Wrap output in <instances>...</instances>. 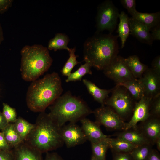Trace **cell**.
<instances>
[{
	"instance_id": "6da1fadb",
	"label": "cell",
	"mask_w": 160,
	"mask_h": 160,
	"mask_svg": "<svg viewBox=\"0 0 160 160\" xmlns=\"http://www.w3.org/2000/svg\"><path fill=\"white\" fill-rule=\"evenodd\" d=\"M63 91L61 79L55 72L46 75L30 84L26 96L28 108L32 111L41 113L61 95Z\"/></svg>"
},
{
	"instance_id": "7a4b0ae2",
	"label": "cell",
	"mask_w": 160,
	"mask_h": 160,
	"mask_svg": "<svg viewBox=\"0 0 160 160\" xmlns=\"http://www.w3.org/2000/svg\"><path fill=\"white\" fill-rule=\"evenodd\" d=\"M118 36L96 33L84 44V60L98 70H103L118 55Z\"/></svg>"
},
{
	"instance_id": "3957f363",
	"label": "cell",
	"mask_w": 160,
	"mask_h": 160,
	"mask_svg": "<svg viewBox=\"0 0 160 160\" xmlns=\"http://www.w3.org/2000/svg\"><path fill=\"white\" fill-rule=\"evenodd\" d=\"M61 128L48 113H40L33 128L24 141L42 153L56 149L64 144Z\"/></svg>"
},
{
	"instance_id": "277c9868",
	"label": "cell",
	"mask_w": 160,
	"mask_h": 160,
	"mask_svg": "<svg viewBox=\"0 0 160 160\" xmlns=\"http://www.w3.org/2000/svg\"><path fill=\"white\" fill-rule=\"evenodd\" d=\"M51 105L48 114L60 127L67 122L76 123L93 113L82 99L73 95L69 91L60 96Z\"/></svg>"
},
{
	"instance_id": "5b68a950",
	"label": "cell",
	"mask_w": 160,
	"mask_h": 160,
	"mask_svg": "<svg viewBox=\"0 0 160 160\" xmlns=\"http://www.w3.org/2000/svg\"><path fill=\"white\" fill-rule=\"evenodd\" d=\"M20 53L22 77L27 81L37 79L48 70L53 61L47 48L41 45H26Z\"/></svg>"
},
{
	"instance_id": "8992f818",
	"label": "cell",
	"mask_w": 160,
	"mask_h": 160,
	"mask_svg": "<svg viewBox=\"0 0 160 160\" xmlns=\"http://www.w3.org/2000/svg\"><path fill=\"white\" fill-rule=\"evenodd\" d=\"M111 95L105 100V105L113 109L123 119L132 113L137 101L124 87L116 85L111 89Z\"/></svg>"
},
{
	"instance_id": "52a82bcc",
	"label": "cell",
	"mask_w": 160,
	"mask_h": 160,
	"mask_svg": "<svg viewBox=\"0 0 160 160\" xmlns=\"http://www.w3.org/2000/svg\"><path fill=\"white\" fill-rule=\"evenodd\" d=\"M119 14L111 1L106 0L100 4L97 7L96 17L97 33L107 30L111 33L117 25Z\"/></svg>"
},
{
	"instance_id": "ba28073f",
	"label": "cell",
	"mask_w": 160,
	"mask_h": 160,
	"mask_svg": "<svg viewBox=\"0 0 160 160\" xmlns=\"http://www.w3.org/2000/svg\"><path fill=\"white\" fill-rule=\"evenodd\" d=\"M95 122L110 130H124L126 123L124 120L110 108L101 106L93 111Z\"/></svg>"
},
{
	"instance_id": "9c48e42d",
	"label": "cell",
	"mask_w": 160,
	"mask_h": 160,
	"mask_svg": "<svg viewBox=\"0 0 160 160\" xmlns=\"http://www.w3.org/2000/svg\"><path fill=\"white\" fill-rule=\"evenodd\" d=\"M103 72L116 85L135 79L125 64L124 58L120 56L117 55L113 60Z\"/></svg>"
},
{
	"instance_id": "30bf717a",
	"label": "cell",
	"mask_w": 160,
	"mask_h": 160,
	"mask_svg": "<svg viewBox=\"0 0 160 160\" xmlns=\"http://www.w3.org/2000/svg\"><path fill=\"white\" fill-rule=\"evenodd\" d=\"M60 134L64 143L68 148L83 144L87 140L81 127L75 123L64 125L61 128Z\"/></svg>"
},
{
	"instance_id": "8fae6325",
	"label": "cell",
	"mask_w": 160,
	"mask_h": 160,
	"mask_svg": "<svg viewBox=\"0 0 160 160\" xmlns=\"http://www.w3.org/2000/svg\"><path fill=\"white\" fill-rule=\"evenodd\" d=\"M151 99L144 96L137 102L132 115L130 121L126 123L124 130L136 128L138 123L144 121L150 116V104Z\"/></svg>"
},
{
	"instance_id": "7c38bea8",
	"label": "cell",
	"mask_w": 160,
	"mask_h": 160,
	"mask_svg": "<svg viewBox=\"0 0 160 160\" xmlns=\"http://www.w3.org/2000/svg\"><path fill=\"white\" fill-rule=\"evenodd\" d=\"M140 79L144 87V96L152 99L160 94V75L151 68H148Z\"/></svg>"
},
{
	"instance_id": "4fadbf2b",
	"label": "cell",
	"mask_w": 160,
	"mask_h": 160,
	"mask_svg": "<svg viewBox=\"0 0 160 160\" xmlns=\"http://www.w3.org/2000/svg\"><path fill=\"white\" fill-rule=\"evenodd\" d=\"M12 150L14 160H43L42 153L25 141Z\"/></svg>"
},
{
	"instance_id": "5bb4252c",
	"label": "cell",
	"mask_w": 160,
	"mask_h": 160,
	"mask_svg": "<svg viewBox=\"0 0 160 160\" xmlns=\"http://www.w3.org/2000/svg\"><path fill=\"white\" fill-rule=\"evenodd\" d=\"M80 121L81 124V127L87 140L90 142L105 140L109 137L103 133L100 126L95 121H92L86 117Z\"/></svg>"
},
{
	"instance_id": "9a60e30c",
	"label": "cell",
	"mask_w": 160,
	"mask_h": 160,
	"mask_svg": "<svg viewBox=\"0 0 160 160\" xmlns=\"http://www.w3.org/2000/svg\"><path fill=\"white\" fill-rule=\"evenodd\" d=\"M143 123L140 129L150 143L154 144L160 137V121L159 117L150 116Z\"/></svg>"
},
{
	"instance_id": "2e32d148",
	"label": "cell",
	"mask_w": 160,
	"mask_h": 160,
	"mask_svg": "<svg viewBox=\"0 0 160 160\" xmlns=\"http://www.w3.org/2000/svg\"><path fill=\"white\" fill-rule=\"evenodd\" d=\"M129 25L130 34L142 42L149 45L152 44L153 40L147 27L132 17L129 19Z\"/></svg>"
},
{
	"instance_id": "e0dca14e",
	"label": "cell",
	"mask_w": 160,
	"mask_h": 160,
	"mask_svg": "<svg viewBox=\"0 0 160 160\" xmlns=\"http://www.w3.org/2000/svg\"><path fill=\"white\" fill-rule=\"evenodd\" d=\"M115 135L116 137L123 139L137 146L151 144L140 129H137V127L135 128L122 130Z\"/></svg>"
},
{
	"instance_id": "ac0fdd59",
	"label": "cell",
	"mask_w": 160,
	"mask_h": 160,
	"mask_svg": "<svg viewBox=\"0 0 160 160\" xmlns=\"http://www.w3.org/2000/svg\"><path fill=\"white\" fill-rule=\"evenodd\" d=\"M82 81L94 100L100 104L101 106L105 105V101L109 97L108 95L111 93V89H100L93 83L86 79H83Z\"/></svg>"
},
{
	"instance_id": "d6986e66",
	"label": "cell",
	"mask_w": 160,
	"mask_h": 160,
	"mask_svg": "<svg viewBox=\"0 0 160 160\" xmlns=\"http://www.w3.org/2000/svg\"><path fill=\"white\" fill-rule=\"evenodd\" d=\"M124 61L134 77L136 79L141 78L148 68V66L142 63L136 55L129 56L124 58Z\"/></svg>"
},
{
	"instance_id": "ffe728a7",
	"label": "cell",
	"mask_w": 160,
	"mask_h": 160,
	"mask_svg": "<svg viewBox=\"0 0 160 160\" xmlns=\"http://www.w3.org/2000/svg\"><path fill=\"white\" fill-rule=\"evenodd\" d=\"M132 17L146 25L150 31L160 24V12L150 13L137 11Z\"/></svg>"
},
{
	"instance_id": "44dd1931",
	"label": "cell",
	"mask_w": 160,
	"mask_h": 160,
	"mask_svg": "<svg viewBox=\"0 0 160 160\" xmlns=\"http://www.w3.org/2000/svg\"><path fill=\"white\" fill-rule=\"evenodd\" d=\"M124 87L136 101L144 95V89L140 79H134L118 84Z\"/></svg>"
},
{
	"instance_id": "7402d4cb",
	"label": "cell",
	"mask_w": 160,
	"mask_h": 160,
	"mask_svg": "<svg viewBox=\"0 0 160 160\" xmlns=\"http://www.w3.org/2000/svg\"><path fill=\"white\" fill-rule=\"evenodd\" d=\"M119 23L118 25V37L121 39V48H123L127 39L130 34V29L129 25V19L127 15L124 12L122 11L119 14Z\"/></svg>"
},
{
	"instance_id": "603a6c76",
	"label": "cell",
	"mask_w": 160,
	"mask_h": 160,
	"mask_svg": "<svg viewBox=\"0 0 160 160\" xmlns=\"http://www.w3.org/2000/svg\"><path fill=\"white\" fill-rule=\"evenodd\" d=\"M109 148L115 153H130L137 146L121 138H108Z\"/></svg>"
},
{
	"instance_id": "cb8c5ba5",
	"label": "cell",
	"mask_w": 160,
	"mask_h": 160,
	"mask_svg": "<svg viewBox=\"0 0 160 160\" xmlns=\"http://www.w3.org/2000/svg\"><path fill=\"white\" fill-rule=\"evenodd\" d=\"M69 41L68 37L66 34L57 33L49 41L47 48L48 50L55 51L65 49L68 51L70 49L68 47Z\"/></svg>"
},
{
	"instance_id": "d4e9b609",
	"label": "cell",
	"mask_w": 160,
	"mask_h": 160,
	"mask_svg": "<svg viewBox=\"0 0 160 160\" xmlns=\"http://www.w3.org/2000/svg\"><path fill=\"white\" fill-rule=\"evenodd\" d=\"M14 127L23 141H24L34 126L23 118L19 117L13 123Z\"/></svg>"
},
{
	"instance_id": "484cf974",
	"label": "cell",
	"mask_w": 160,
	"mask_h": 160,
	"mask_svg": "<svg viewBox=\"0 0 160 160\" xmlns=\"http://www.w3.org/2000/svg\"><path fill=\"white\" fill-rule=\"evenodd\" d=\"M1 132L12 149L23 142L15 130L13 123H9Z\"/></svg>"
},
{
	"instance_id": "4316f807",
	"label": "cell",
	"mask_w": 160,
	"mask_h": 160,
	"mask_svg": "<svg viewBox=\"0 0 160 160\" xmlns=\"http://www.w3.org/2000/svg\"><path fill=\"white\" fill-rule=\"evenodd\" d=\"M108 138L104 140L90 142L92 156L97 160H106V152L109 148Z\"/></svg>"
},
{
	"instance_id": "83f0119b",
	"label": "cell",
	"mask_w": 160,
	"mask_h": 160,
	"mask_svg": "<svg viewBox=\"0 0 160 160\" xmlns=\"http://www.w3.org/2000/svg\"><path fill=\"white\" fill-rule=\"evenodd\" d=\"M151 144L137 146L129 153L132 160H147L153 149Z\"/></svg>"
},
{
	"instance_id": "f1b7e54d",
	"label": "cell",
	"mask_w": 160,
	"mask_h": 160,
	"mask_svg": "<svg viewBox=\"0 0 160 160\" xmlns=\"http://www.w3.org/2000/svg\"><path fill=\"white\" fill-rule=\"evenodd\" d=\"M92 67L89 64L85 63L76 71L71 73L67 76L65 80L66 82L81 81L82 78L85 75L87 74H92V72L91 70Z\"/></svg>"
},
{
	"instance_id": "f546056e",
	"label": "cell",
	"mask_w": 160,
	"mask_h": 160,
	"mask_svg": "<svg viewBox=\"0 0 160 160\" xmlns=\"http://www.w3.org/2000/svg\"><path fill=\"white\" fill-rule=\"evenodd\" d=\"M75 51L76 48L74 47L70 48L68 51L69 57L61 71L63 76H68L74 66L79 63L76 60L77 56L75 53Z\"/></svg>"
},
{
	"instance_id": "4dcf8cb0",
	"label": "cell",
	"mask_w": 160,
	"mask_h": 160,
	"mask_svg": "<svg viewBox=\"0 0 160 160\" xmlns=\"http://www.w3.org/2000/svg\"><path fill=\"white\" fill-rule=\"evenodd\" d=\"M5 119L8 123H13L16 120L17 114L15 108L6 103H3L2 112Z\"/></svg>"
},
{
	"instance_id": "1f68e13d",
	"label": "cell",
	"mask_w": 160,
	"mask_h": 160,
	"mask_svg": "<svg viewBox=\"0 0 160 160\" xmlns=\"http://www.w3.org/2000/svg\"><path fill=\"white\" fill-rule=\"evenodd\" d=\"M150 116L158 117L160 116V94L152 98L150 104Z\"/></svg>"
},
{
	"instance_id": "d6a6232c",
	"label": "cell",
	"mask_w": 160,
	"mask_h": 160,
	"mask_svg": "<svg viewBox=\"0 0 160 160\" xmlns=\"http://www.w3.org/2000/svg\"><path fill=\"white\" fill-rule=\"evenodd\" d=\"M120 1L123 6L132 16L137 11L136 9L135 0H121Z\"/></svg>"
},
{
	"instance_id": "836d02e7",
	"label": "cell",
	"mask_w": 160,
	"mask_h": 160,
	"mask_svg": "<svg viewBox=\"0 0 160 160\" xmlns=\"http://www.w3.org/2000/svg\"><path fill=\"white\" fill-rule=\"evenodd\" d=\"M13 1L0 0V15L6 12L12 6Z\"/></svg>"
},
{
	"instance_id": "e575fe53",
	"label": "cell",
	"mask_w": 160,
	"mask_h": 160,
	"mask_svg": "<svg viewBox=\"0 0 160 160\" xmlns=\"http://www.w3.org/2000/svg\"><path fill=\"white\" fill-rule=\"evenodd\" d=\"M0 160H14L12 150H0Z\"/></svg>"
},
{
	"instance_id": "d590c367",
	"label": "cell",
	"mask_w": 160,
	"mask_h": 160,
	"mask_svg": "<svg viewBox=\"0 0 160 160\" xmlns=\"http://www.w3.org/2000/svg\"><path fill=\"white\" fill-rule=\"evenodd\" d=\"M113 160H132L129 153H115Z\"/></svg>"
},
{
	"instance_id": "8d00e7d4",
	"label": "cell",
	"mask_w": 160,
	"mask_h": 160,
	"mask_svg": "<svg viewBox=\"0 0 160 160\" xmlns=\"http://www.w3.org/2000/svg\"><path fill=\"white\" fill-rule=\"evenodd\" d=\"M151 68L155 72L160 75V56L158 55L154 58L152 63Z\"/></svg>"
},
{
	"instance_id": "74e56055",
	"label": "cell",
	"mask_w": 160,
	"mask_h": 160,
	"mask_svg": "<svg viewBox=\"0 0 160 160\" xmlns=\"http://www.w3.org/2000/svg\"><path fill=\"white\" fill-rule=\"evenodd\" d=\"M0 150H12L6 142L3 134L1 131H0Z\"/></svg>"
},
{
	"instance_id": "f35d334b",
	"label": "cell",
	"mask_w": 160,
	"mask_h": 160,
	"mask_svg": "<svg viewBox=\"0 0 160 160\" xmlns=\"http://www.w3.org/2000/svg\"><path fill=\"white\" fill-rule=\"evenodd\" d=\"M151 33V37L153 41L160 40V24L152 29Z\"/></svg>"
},
{
	"instance_id": "ab89813d",
	"label": "cell",
	"mask_w": 160,
	"mask_h": 160,
	"mask_svg": "<svg viewBox=\"0 0 160 160\" xmlns=\"http://www.w3.org/2000/svg\"><path fill=\"white\" fill-rule=\"evenodd\" d=\"M44 160H64L58 154L56 153H46Z\"/></svg>"
},
{
	"instance_id": "60d3db41",
	"label": "cell",
	"mask_w": 160,
	"mask_h": 160,
	"mask_svg": "<svg viewBox=\"0 0 160 160\" xmlns=\"http://www.w3.org/2000/svg\"><path fill=\"white\" fill-rule=\"evenodd\" d=\"M9 124L5 119L2 113L0 111V129L1 131L3 130Z\"/></svg>"
},
{
	"instance_id": "b9f144b4",
	"label": "cell",
	"mask_w": 160,
	"mask_h": 160,
	"mask_svg": "<svg viewBox=\"0 0 160 160\" xmlns=\"http://www.w3.org/2000/svg\"><path fill=\"white\" fill-rule=\"evenodd\" d=\"M147 160H160L159 153L156 150L153 149Z\"/></svg>"
},
{
	"instance_id": "7bdbcfd3",
	"label": "cell",
	"mask_w": 160,
	"mask_h": 160,
	"mask_svg": "<svg viewBox=\"0 0 160 160\" xmlns=\"http://www.w3.org/2000/svg\"><path fill=\"white\" fill-rule=\"evenodd\" d=\"M4 40L3 32L0 22V45Z\"/></svg>"
},
{
	"instance_id": "ee69618b",
	"label": "cell",
	"mask_w": 160,
	"mask_h": 160,
	"mask_svg": "<svg viewBox=\"0 0 160 160\" xmlns=\"http://www.w3.org/2000/svg\"><path fill=\"white\" fill-rule=\"evenodd\" d=\"M155 144H156L158 150L160 151V137L156 141Z\"/></svg>"
},
{
	"instance_id": "f6af8a7d",
	"label": "cell",
	"mask_w": 160,
	"mask_h": 160,
	"mask_svg": "<svg viewBox=\"0 0 160 160\" xmlns=\"http://www.w3.org/2000/svg\"><path fill=\"white\" fill-rule=\"evenodd\" d=\"M90 160H97L92 155Z\"/></svg>"
}]
</instances>
